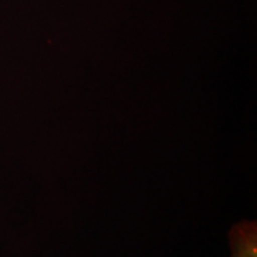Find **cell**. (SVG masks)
<instances>
[{
	"label": "cell",
	"mask_w": 257,
	"mask_h": 257,
	"mask_svg": "<svg viewBox=\"0 0 257 257\" xmlns=\"http://www.w3.org/2000/svg\"><path fill=\"white\" fill-rule=\"evenodd\" d=\"M231 257H257L256 221H239L229 233Z\"/></svg>",
	"instance_id": "6da1fadb"
}]
</instances>
